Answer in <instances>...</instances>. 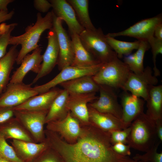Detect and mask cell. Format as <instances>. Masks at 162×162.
I'll return each instance as SVG.
<instances>
[{
    "label": "cell",
    "instance_id": "cell-6",
    "mask_svg": "<svg viewBox=\"0 0 162 162\" xmlns=\"http://www.w3.org/2000/svg\"><path fill=\"white\" fill-rule=\"evenodd\" d=\"M48 111L14 110V117L31 134L35 142L46 140L44 125Z\"/></svg>",
    "mask_w": 162,
    "mask_h": 162
},
{
    "label": "cell",
    "instance_id": "cell-37",
    "mask_svg": "<svg viewBox=\"0 0 162 162\" xmlns=\"http://www.w3.org/2000/svg\"><path fill=\"white\" fill-rule=\"evenodd\" d=\"M114 151L118 154L124 156H129L131 154L130 146L128 145L119 142L112 145Z\"/></svg>",
    "mask_w": 162,
    "mask_h": 162
},
{
    "label": "cell",
    "instance_id": "cell-2",
    "mask_svg": "<svg viewBox=\"0 0 162 162\" xmlns=\"http://www.w3.org/2000/svg\"><path fill=\"white\" fill-rule=\"evenodd\" d=\"M53 13L48 12L44 17L38 13L35 23L28 26L23 34L16 36H11L9 44L20 45L21 48L16 57V62L20 64L24 57L29 52L38 48L40 36L45 30L53 27Z\"/></svg>",
    "mask_w": 162,
    "mask_h": 162
},
{
    "label": "cell",
    "instance_id": "cell-25",
    "mask_svg": "<svg viewBox=\"0 0 162 162\" xmlns=\"http://www.w3.org/2000/svg\"><path fill=\"white\" fill-rule=\"evenodd\" d=\"M147 101L146 113L153 121L162 119V86H154L150 88Z\"/></svg>",
    "mask_w": 162,
    "mask_h": 162
},
{
    "label": "cell",
    "instance_id": "cell-39",
    "mask_svg": "<svg viewBox=\"0 0 162 162\" xmlns=\"http://www.w3.org/2000/svg\"><path fill=\"white\" fill-rule=\"evenodd\" d=\"M33 3L35 8L40 12H47L51 8H52L51 3L46 0H34L33 1Z\"/></svg>",
    "mask_w": 162,
    "mask_h": 162
},
{
    "label": "cell",
    "instance_id": "cell-18",
    "mask_svg": "<svg viewBox=\"0 0 162 162\" xmlns=\"http://www.w3.org/2000/svg\"><path fill=\"white\" fill-rule=\"evenodd\" d=\"M42 50L41 48L39 46L31 54H27L23 58L20 66L14 72L9 82H22L24 77L30 71L38 74L43 61Z\"/></svg>",
    "mask_w": 162,
    "mask_h": 162
},
{
    "label": "cell",
    "instance_id": "cell-29",
    "mask_svg": "<svg viewBox=\"0 0 162 162\" xmlns=\"http://www.w3.org/2000/svg\"><path fill=\"white\" fill-rule=\"evenodd\" d=\"M74 9L77 19L86 30H94L96 28L93 24L88 12V0H67Z\"/></svg>",
    "mask_w": 162,
    "mask_h": 162
},
{
    "label": "cell",
    "instance_id": "cell-34",
    "mask_svg": "<svg viewBox=\"0 0 162 162\" xmlns=\"http://www.w3.org/2000/svg\"><path fill=\"white\" fill-rule=\"evenodd\" d=\"M31 162H64L61 156L49 147Z\"/></svg>",
    "mask_w": 162,
    "mask_h": 162
},
{
    "label": "cell",
    "instance_id": "cell-36",
    "mask_svg": "<svg viewBox=\"0 0 162 162\" xmlns=\"http://www.w3.org/2000/svg\"><path fill=\"white\" fill-rule=\"evenodd\" d=\"M17 25V24L16 23L9 24L5 32L0 36V59L7 53V48L9 45V40L11 36V34Z\"/></svg>",
    "mask_w": 162,
    "mask_h": 162
},
{
    "label": "cell",
    "instance_id": "cell-10",
    "mask_svg": "<svg viewBox=\"0 0 162 162\" xmlns=\"http://www.w3.org/2000/svg\"><path fill=\"white\" fill-rule=\"evenodd\" d=\"M32 85L9 82L0 95V106L14 107L38 94Z\"/></svg>",
    "mask_w": 162,
    "mask_h": 162
},
{
    "label": "cell",
    "instance_id": "cell-16",
    "mask_svg": "<svg viewBox=\"0 0 162 162\" xmlns=\"http://www.w3.org/2000/svg\"><path fill=\"white\" fill-rule=\"evenodd\" d=\"M55 15L64 21L67 25L70 34L79 35L85 29L81 26L72 6L66 0H50Z\"/></svg>",
    "mask_w": 162,
    "mask_h": 162
},
{
    "label": "cell",
    "instance_id": "cell-1",
    "mask_svg": "<svg viewBox=\"0 0 162 162\" xmlns=\"http://www.w3.org/2000/svg\"><path fill=\"white\" fill-rule=\"evenodd\" d=\"M81 126V134L73 144L67 142L57 133L45 130L49 146L64 162H138L115 152L108 132L90 123Z\"/></svg>",
    "mask_w": 162,
    "mask_h": 162
},
{
    "label": "cell",
    "instance_id": "cell-45",
    "mask_svg": "<svg viewBox=\"0 0 162 162\" xmlns=\"http://www.w3.org/2000/svg\"><path fill=\"white\" fill-rule=\"evenodd\" d=\"M0 162H11L6 159L0 158Z\"/></svg>",
    "mask_w": 162,
    "mask_h": 162
},
{
    "label": "cell",
    "instance_id": "cell-17",
    "mask_svg": "<svg viewBox=\"0 0 162 162\" xmlns=\"http://www.w3.org/2000/svg\"><path fill=\"white\" fill-rule=\"evenodd\" d=\"M121 120L125 128H127L137 116L144 112L145 100L128 92L124 91L121 96Z\"/></svg>",
    "mask_w": 162,
    "mask_h": 162
},
{
    "label": "cell",
    "instance_id": "cell-30",
    "mask_svg": "<svg viewBox=\"0 0 162 162\" xmlns=\"http://www.w3.org/2000/svg\"><path fill=\"white\" fill-rule=\"evenodd\" d=\"M106 38L108 44L119 59L122 58L124 56L130 54L134 50H137L140 43L139 40L134 42L119 40L107 34Z\"/></svg>",
    "mask_w": 162,
    "mask_h": 162
},
{
    "label": "cell",
    "instance_id": "cell-12",
    "mask_svg": "<svg viewBox=\"0 0 162 162\" xmlns=\"http://www.w3.org/2000/svg\"><path fill=\"white\" fill-rule=\"evenodd\" d=\"M46 124V129L57 133L65 141L70 144L76 142L82 130L80 123L69 111L63 119L51 122Z\"/></svg>",
    "mask_w": 162,
    "mask_h": 162
},
{
    "label": "cell",
    "instance_id": "cell-8",
    "mask_svg": "<svg viewBox=\"0 0 162 162\" xmlns=\"http://www.w3.org/2000/svg\"><path fill=\"white\" fill-rule=\"evenodd\" d=\"M104 63L88 67L70 66L62 70L52 79L43 85L35 86L34 89L38 94L46 92L64 82L85 76H93L100 70Z\"/></svg>",
    "mask_w": 162,
    "mask_h": 162
},
{
    "label": "cell",
    "instance_id": "cell-19",
    "mask_svg": "<svg viewBox=\"0 0 162 162\" xmlns=\"http://www.w3.org/2000/svg\"><path fill=\"white\" fill-rule=\"evenodd\" d=\"M62 89L54 87L48 91L32 97L14 107L15 110L48 111L54 100Z\"/></svg>",
    "mask_w": 162,
    "mask_h": 162
},
{
    "label": "cell",
    "instance_id": "cell-42",
    "mask_svg": "<svg viewBox=\"0 0 162 162\" xmlns=\"http://www.w3.org/2000/svg\"><path fill=\"white\" fill-rule=\"evenodd\" d=\"M154 35L156 38L162 40V22L159 23L155 27Z\"/></svg>",
    "mask_w": 162,
    "mask_h": 162
},
{
    "label": "cell",
    "instance_id": "cell-31",
    "mask_svg": "<svg viewBox=\"0 0 162 162\" xmlns=\"http://www.w3.org/2000/svg\"><path fill=\"white\" fill-rule=\"evenodd\" d=\"M0 158L11 162H24L17 155L12 146L0 133Z\"/></svg>",
    "mask_w": 162,
    "mask_h": 162
},
{
    "label": "cell",
    "instance_id": "cell-24",
    "mask_svg": "<svg viewBox=\"0 0 162 162\" xmlns=\"http://www.w3.org/2000/svg\"><path fill=\"white\" fill-rule=\"evenodd\" d=\"M74 49V58L71 66L88 67L101 63L96 60L85 49L82 45L79 35L70 34Z\"/></svg>",
    "mask_w": 162,
    "mask_h": 162
},
{
    "label": "cell",
    "instance_id": "cell-15",
    "mask_svg": "<svg viewBox=\"0 0 162 162\" xmlns=\"http://www.w3.org/2000/svg\"><path fill=\"white\" fill-rule=\"evenodd\" d=\"M46 38L48 44L46 50L43 55V61L40 69L33 80L32 84L49 74L57 64L59 47L57 35L53 27L49 30Z\"/></svg>",
    "mask_w": 162,
    "mask_h": 162
},
{
    "label": "cell",
    "instance_id": "cell-4",
    "mask_svg": "<svg viewBox=\"0 0 162 162\" xmlns=\"http://www.w3.org/2000/svg\"><path fill=\"white\" fill-rule=\"evenodd\" d=\"M79 36L85 49L100 63H106L118 57L100 28L94 30L85 29Z\"/></svg>",
    "mask_w": 162,
    "mask_h": 162
},
{
    "label": "cell",
    "instance_id": "cell-11",
    "mask_svg": "<svg viewBox=\"0 0 162 162\" xmlns=\"http://www.w3.org/2000/svg\"><path fill=\"white\" fill-rule=\"evenodd\" d=\"M98 91L99 96L88 105L100 112L112 115L121 120L122 107L113 88L105 85H99Z\"/></svg>",
    "mask_w": 162,
    "mask_h": 162
},
{
    "label": "cell",
    "instance_id": "cell-43",
    "mask_svg": "<svg viewBox=\"0 0 162 162\" xmlns=\"http://www.w3.org/2000/svg\"><path fill=\"white\" fill-rule=\"evenodd\" d=\"M14 1L13 0H0V11H8L7 6Z\"/></svg>",
    "mask_w": 162,
    "mask_h": 162
},
{
    "label": "cell",
    "instance_id": "cell-32",
    "mask_svg": "<svg viewBox=\"0 0 162 162\" xmlns=\"http://www.w3.org/2000/svg\"><path fill=\"white\" fill-rule=\"evenodd\" d=\"M161 142L158 141L154 145L144 154H136L132 159L138 162H162V152L158 153L157 149Z\"/></svg>",
    "mask_w": 162,
    "mask_h": 162
},
{
    "label": "cell",
    "instance_id": "cell-27",
    "mask_svg": "<svg viewBox=\"0 0 162 162\" xmlns=\"http://www.w3.org/2000/svg\"><path fill=\"white\" fill-rule=\"evenodd\" d=\"M68 92L62 89L53 102L46 115L45 124L64 118L69 112L67 106Z\"/></svg>",
    "mask_w": 162,
    "mask_h": 162
},
{
    "label": "cell",
    "instance_id": "cell-13",
    "mask_svg": "<svg viewBox=\"0 0 162 162\" xmlns=\"http://www.w3.org/2000/svg\"><path fill=\"white\" fill-rule=\"evenodd\" d=\"M162 22V15L160 14L154 17L142 20L122 31L109 33L107 35L115 38L120 36L133 37L139 40L148 41L154 36L156 26Z\"/></svg>",
    "mask_w": 162,
    "mask_h": 162
},
{
    "label": "cell",
    "instance_id": "cell-7",
    "mask_svg": "<svg viewBox=\"0 0 162 162\" xmlns=\"http://www.w3.org/2000/svg\"><path fill=\"white\" fill-rule=\"evenodd\" d=\"M158 82V80L153 74L152 69L147 66L140 73L136 74L131 72L122 89L142 98L146 101L148 98L150 88L156 85Z\"/></svg>",
    "mask_w": 162,
    "mask_h": 162
},
{
    "label": "cell",
    "instance_id": "cell-22",
    "mask_svg": "<svg viewBox=\"0 0 162 162\" xmlns=\"http://www.w3.org/2000/svg\"><path fill=\"white\" fill-rule=\"evenodd\" d=\"M0 133L6 140L35 142L30 133L14 117L0 124Z\"/></svg>",
    "mask_w": 162,
    "mask_h": 162
},
{
    "label": "cell",
    "instance_id": "cell-35",
    "mask_svg": "<svg viewBox=\"0 0 162 162\" xmlns=\"http://www.w3.org/2000/svg\"><path fill=\"white\" fill-rule=\"evenodd\" d=\"M130 130V127L121 130H114L108 133L112 145L119 142L127 144Z\"/></svg>",
    "mask_w": 162,
    "mask_h": 162
},
{
    "label": "cell",
    "instance_id": "cell-21",
    "mask_svg": "<svg viewBox=\"0 0 162 162\" xmlns=\"http://www.w3.org/2000/svg\"><path fill=\"white\" fill-rule=\"evenodd\" d=\"M90 123L104 131L109 132L126 128L120 119L108 113L100 112L88 104Z\"/></svg>",
    "mask_w": 162,
    "mask_h": 162
},
{
    "label": "cell",
    "instance_id": "cell-41",
    "mask_svg": "<svg viewBox=\"0 0 162 162\" xmlns=\"http://www.w3.org/2000/svg\"><path fill=\"white\" fill-rule=\"evenodd\" d=\"M156 131L158 140L162 141V119L154 121Z\"/></svg>",
    "mask_w": 162,
    "mask_h": 162
},
{
    "label": "cell",
    "instance_id": "cell-23",
    "mask_svg": "<svg viewBox=\"0 0 162 162\" xmlns=\"http://www.w3.org/2000/svg\"><path fill=\"white\" fill-rule=\"evenodd\" d=\"M93 76H85L64 82L60 85L68 93L87 94L98 91L99 85L94 80Z\"/></svg>",
    "mask_w": 162,
    "mask_h": 162
},
{
    "label": "cell",
    "instance_id": "cell-46",
    "mask_svg": "<svg viewBox=\"0 0 162 162\" xmlns=\"http://www.w3.org/2000/svg\"><path fill=\"white\" fill-rule=\"evenodd\" d=\"M139 162H144L140 161H139Z\"/></svg>",
    "mask_w": 162,
    "mask_h": 162
},
{
    "label": "cell",
    "instance_id": "cell-20",
    "mask_svg": "<svg viewBox=\"0 0 162 162\" xmlns=\"http://www.w3.org/2000/svg\"><path fill=\"white\" fill-rule=\"evenodd\" d=\"M10 143L18 156L24 162H32L49 147L46 140L36 143L12 140Z\"/></svg>",
    "mask_w": 162,
    "mask_h": 162
},
{
    "label": "cell",
    "instance_id": "cell-3",
    "mask_svg": "<svg viewBox=\"0 0 162 162\" xmlns=\"http://www.w3.org/2000/svg\"><path fill=\"white\" fill-rule=\"evenodd\" d=\"M127 144L130 148L146 152L159 140L158 138L154 121L143 112L132 122Z\"/></svg>",
    "mask_w": 162,
    "mask_h": 162
},
{
    "label": "cell",
    "instance_id": "cell-38",
    "mask_svg": "<svg viewBox=\"0 0 162 162\" xmlns=\"http://www.w3.org/2000/svg\"><path fill=\"white\" fill-rule=\"evenodd\" d=\"M14 107L0 106V124L14 117Z\"/></svg>",
    "mask_w": 162,
    "mask_h": 162
},
{
    "label": "cell",
    "instance_id": "cell-33",
    "mask_svg": "<svg viewBox=\"0 0 162 162\" xmlns=\"http://www.w3.org/2000/svg\"><path fill=\"white\" fill-rule=\"evenodd\" d=\"M148 42L152 48V60L154 64L153 74L157 77L160 75V73L156 66V59L158 55L162 54V40H160L153 36L151 38Z\"/></svg>",
    "mask_w": 162,
    "mask_h": 162
},
{
    "label": "cell",
    "instance_id": "cell-26",
    "mask_svg": "<svg viewBox=\"0 0 162 162\" xmlns=\"http://www.w3.org/2000/svg\"><path fill=\"white\" fill-rule=\"evenodd\" d=\"M17 46L13 45L5 55L0 59V95L9 83L10 74L19 52Z\"/></svg>",
    "mask_w": 162,
    "mask_h": 162
},
{
    "label": "cell",
    "instance_id": "cell-40",
    "mask_svg": "<svg viewBox=\"0 0 162 162\" xmlns=\"http://www.w3.org/2000/svg\"><path fill=\"white\" fill-rule=\"evenodd\" d=\"M14 14V10L0 11V23L10 19Z\"/></svg>",
    "mask_w": 162,
    "mask_h": 162
},
{
    "label": "cell",
    "instance_id": "cell-28",
    "mask_svg": "<svg viewBox=\"0 0 162 162\" xmlns=\"http://www.w3.org/2000/svg\"><path fill=\"white\" fill-rule=\"evenodd\" d=\"M139 46L134 53L124 56V62L129 67L131 71L138 74L144 70L143 61L146 52L150 47L148 41L140 40Z\"/></svg>",
    "mask_w": 162,
    "mask_h": 162
},
{
    "label": "cell",
    "instance_id": "cell-44",
    "mask_svg": "<svg viewBox=\"0 0 162 162\" xmlns=\"http://www.w3.org/2000/svg\"><path fill=\"white\" fill-rule=\"evenodd\" d=\"M9 26L5 23H2L0 25V36L4 33Z\"/></svg>",
    "mask_w": 162,
    "mask_h": 162
},
{
    "label": "cell",
    "instance_id": "cell-5",
    "mask_svg": "<svg viewBox=\"0 0 162 162\" xmlns=\"http://www.w3.org/2000/svg\"><path fill=\"white\" fill-rule=\"evenodd\" d=\"M131 72L128 65L117 57L103 64L92 77L99 85L122 89Z\"/></svg>",
    "mask_w": 162,
    "mask_h": 162
},
{
    "label": "cell",
    "instance_id": "cell-9",
    "mask_svg": "<svg viewBox=\"0 0 162 162\" xmlns=\"http://www.w3.org/2000/svg\"><path fill=\"white\" fill-rule=\"evenodd\" d=\"M53 14V28L57 35L59 47L57 65L61 71L71 65L74 58V49L71 39L63 26L62 20Z\"/></svg>",
    "mask_w": 162,
    "mask_h": 162
},
{
    "label": "cell",
    "instance_id": "cell-14",
    "mask_svg": "<svg viewBox=\"0 0 162 162\" xmlns=\"http://www.w3.org/2000/svg\"><path fill=\"white\" fill-rule=\"evenodd\" d=\"M68 93L67 106L71 114L81 125L90 124L88 104L98 98L96 93Z\"/></svg>",
    "mask_w": 162,
    "mask_h": 162
}]
</instances>
